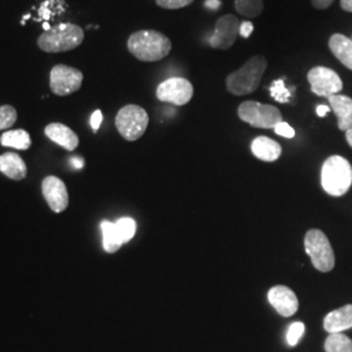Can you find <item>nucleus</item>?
I'll return each instance as SVG.
<instances>
[{"mask_svg": "<svg viewBox=\"0 0 352 352\" xmlns=\"http://www.w3.org/2000/svg\"><path fill=\"white\" fill-rule=\"evenodd\" d=\"M45 135L65 151H74L78 146V136L69 126H64L62 123L49 124L45 128Z\"/></svg>", "mask_w": 352, "mask_h": 352, "instance_id": "4468645a", "label": "nucleus"}, {"mask_svg": "<svg viewBox=\"0 0 352 352\" xmlns=\"http://www.w3.org/2000/svg\"><path fill=\"white\" fill-rule=\"evenodd\" d=\"M116 227H118V231L120 234V238L123 240V243H128L129 240L132 239L136 234V222L129 218V217H124V218H120L118 222H116Z\"/></svg>", "mask_w": 352, "mask_h": 352, "instance_id": "b1692460", "label": "nucleus"}, {"mask_svg": "<svg viewBox=\"0 0 352 352\" xmlns=\"http://www.w3.org/2000/svg\"><path fill=\"white\" fill-rule=\"evenodd\" d=\"M267 62L264 56L256 55L238 71L230 74L226 80L227 90L234 96L251 94L260 87Z\"/></svg>", "mask_w": 352, "mask_h": 352, "instance_id": "f03ea898", "label": "nucleus"}, {"mask_svg": "<svg viewBox=\"0 0 352 352\" xmlns=\"http://www.w3.org/2000/svg\"><path fill=\"white\" fill-rule=\"evenodd\" d=\"M251 151L256 158L264 162H274L282 154V148L277 141L266 136H260L253 140Z\"/></svg>", "mask_w": 352, "mask_h": 352, "instance_id": "f3484780", "label": "nucleus"}, {"mask_svg": "<svg viewBox=\"0 0 352 352\" xmlns=\"http://www.w3.org/2000/svg\"><path fill=\"white\" fill-rule=\"evenodd\" d=\"M340 7L346 12H352V0H340Z\"/></svg>", "mask_w": 352, "mask_h": 352, "instance_id": "72a5a7b5", "label": "nucleus"}, {"mask_svg": "<svg viewBox=\"0 0 352 352\" xmlns=\"http://www.w3.org/2000/svg\"><path fill=\"white\" fill-rule=\"evenodd\" d=\"M238 115L243 122L248 123L250 126L264 129L276 128L278 123L283 122L282 113L276 106L256 101L243 102L239 106Z\"/></svg>", "mask_w": 352, "mask_h": 352, "instance_id": "0eeeda50", "label": "nucleus"}, {"mask_svg": "<svg viewBox=\"0 0 352 352\" xmlns=\"http://www.w3.org/2000/svg\"><path fill=\"white\" fill-rule=\"evenodd\" d=\"M16 120H17V111L14 107L10 104L0 106V131L11 128L16 123Z\"/></svg>", "mask_w": 352, "mask_h": 352, "instance_id": "393cba45", "label": "nucleus"}, {"mask_svg": "<svg viewBox=\"0 0 352 352\" xmlns=\"http://www.w3.org/2000/svg\"><path fill=\"white\" fill-rule=\"evenodd\" d=\"M346 140H347L349 145L352 148V128L346 132Z\"/></svg>", "mask_w": 352, "mask_h": 352, "instance_id": "e433bc0d", "label": "nucleus"}, {"mask_svg": "<svg viewBox=\"0 0 352 352\" xmlns=\"http://www.w3.org/2000/svg\"><path fill=\"white\" fill-rule=\"evenodd\" d=\"M42 193L51 210L55 213H63L68 206L69 197L63 180L56 176H47L42 182Z\"/></svg>", "mask_w": 352, "mask_h": 352, "instance_id": "f8f14e48", "label": "nucleus"}, {"mask_svg": "<svg viewBox=\"0 0 352 352\" xmlns=\"http://www.w3.org/2000/svg\"><path fill=\"white\" fill-rule=\"evenodd\" d=\"M219 6H221L219 0H209V1H206V7H210L213 10H217Z\"/></svg>", "mask_w": 352, "mask_h": 352, "instance_id": "c9c22d12", "label": "nucleus"}, {"mask_svg": "<svg viewBox=\"0 0 352 352\" xmlns=\"http://www.w3.org/2000/svg\"><path fill=\"white\" fill-rule=\"evenodd\" d=\"M115 124L126 141H136L145 133L149 124V116L138 104H126L116 115Z\"/></svg>", "mask_w": 352, "mask_h": 352, "instance_id": "423d86ee", "label": "nucleus"}, {"mask_svg": "<svg viewBox=\"0 0 352 352\" xmlns=\"http://www.w3.org/2000/svg\"><path fill=\"white\" fill-rule=\"evenodd\" d=\"M330 109L338 116V128L347 132L352 128V98L342 94H334L327 98Z\"/></svg>", "mask_w": 352, "mask_h": 352, "instance_id": "2eb2a0df", "label": "nucleus"}, {"mask_svg": "<svg viewBox=\"0 0 352 352\" xmlns=\"http://www.w3.org/2000/svg\"><path fill=\"white\" fill-rule=\"evenodd\" d=\"M304 331H305V325L302 322H294V324H291L289 330H287V337H286L289 346H292V347L296 346L299 343L300 338H302Z\"/></svg>", "mask_w": 352, "mask_h": 352, "instance_id": "bb28decb", "label": "nucleus"}, {"mask_svg": "<svg viewBox=\"0 0 352 352\" xmlns=\"http://www.w3.org/2000/svg\"><path fill=\"white\" fill-rule=\"evenodd\" d=\"M333 3L334 0H312V4L316 10H327Z\"/></svg>", "mask_w": 352, "mask_h": 352, "instance_id": "2f4dec72", "label": "nucleus"}, {"mask_svg": "<svg viewBox=\"0 0 352 352\" xmlns=\"http://www.w3.org/2000/svg\"><path fill=\"white\" fill-rule=\"evenodd\" d=\"M272 97L276 100V101L280 102V103H287L289 101V97H291V91L289 89L285 87V82L283 80H277L273 82L272 88Z\"/></svg>", "mask_w": 352, "mask_h": 352, "instance_id": "a878e982", "label": "nucleus"}, {"mask_svg": "<svg viewBox=\"0 0 352 352\" xmlns=\"http://www.w3.org/2000/svg\"><path fill=\"white\" fill-rule=\"evenodd\" d=\"M193 97V87L187 78L171 77L164 80L157 88V98L160 101L175 106L187 104Z\"/></svg>", "mask_w": 352, "mask_h": 352, "instance_id": "1a4fd4ad", "label": "nucleus"}, {"mask_svg": "<svg viewBox=\"0 0 352 352\" xmlns=\"http://www.w3.org/2000/svg\"><path fill=\"white\" fill-rule=\"evenodd\" d=\"M235 10L245 17H257L264 11L263 0H235Z\"/></svg>", "mask_w": 352, "mask_h": 352, "instance_id": "5701e85b", "label": "nucleus"}, {"mask_svg": "<svg viewBox=\"0 0 352 352\" xmlns=\"http://www.w3.org/2000/svg\"><path fill=\"white\" fill-rule=\"evenodd\" d=\"M311 89L318 97H331L343 89L340 76L327 67H315L308 72Z\"/></svg>", "mask_w": 352, "mask_h": 352, "instance_id": "9d476101", "label": "nucleus"}, {"mask_svg": "<svg viewBox=\"0 0 352 352\" xmlns=\"http://www.w3.org/2000/svg\"><path fill=\"white\" fill-rule=\"evenodd\" d=\"M102 119H103V116H102V113L100 111V110L94 111L93 115H91V119H90V124H91V128H93V131H94V132H97V131L100 129V126H101Z\"/></svg>", "mask_w": 352, "mask_h": 352, "instance_id": "c756f323", "label": "nucleus"}, {"mask_svg": "<svg viewBox=\"0 0 352 352\" xmlns=\"http://www.w3.org/2000/svg\"><path fill=\"white\" fill-rule=\"evenodd\" d=\"M71 164H74V167H75V168L80 170V168H82V167H84V160H82V158H80V157H75V158H72V160H71Z\"/></svg>", "mask_w": 352, "mask_h": 352, "instance_id": "f704fd0d", "label": "nucleus"}, {"mask_svg": "<svg viewBox=\"0 0 352 352\" xmlns=\"http://www.w3.org/2000/svg\"><path fill=\"white\" fill-rule=\"evenodd\" d=\"M155 1L164 10H180L192 4L195 0H155Z\"/></svg>", "mask_w": 352, "mask_h": 352, "instance_id": "cd10ccee", "label": "nucleus"}, {"mask_svg": "<svg viewBox=\"0 0 352 352\" xmlns=\"http://www.w3.org/2000/svg\"><path fill=\"white\" fill-rule=\"evenodd\" d=\"M267 299L278 314L283 317H291L298 312L299 300L296 294L286 286H274L269 289Z\"/></svg>", "mask_w": 352, "mask_h": 352, "instance_id": "ddd939ff", "label": "nucleus"}, {"mask_svg": "<svg viewBox=\"0 0 352 352\" xmlns=\"http://www.w3.org/2000/svg\"><path fill=\"white\" fill-rule=\"evenodd\" d=\"M330 110H331V109H330V106L320 104V106H317V115H318L320 118H324V116H325Z\"/></svg>", "mask_w": 352, "mask_h": 352, "instance_id": "473e14b6", "label": "nucleus"}, {"mask_svg": "<svg viewBox=\"0 0 352 352\" xmlns=\"http://www.w3.org/2000/svg\"><path fill=\"white\" fill-rule=\"evenodd\" d=\"M0 144L6 148H13L17 151H28L32 145L30 135L24 129L7 131L1 135Z\"/></svg>", "mask_w": 352, "mask_h": 352, "instance_id": "aec40b11", "label": "nucleus"}, {"mask_svg": "<svg viewBox=\"0 0 352 352\" xmlns=\"http://www.w3.org/2000/svg\"><path fill=\"white\" fill-rule=\"evenodd\" d=\"M43 28H45V30H46V32H47V30H50L51 29V26L49 25L47 23H46V24H43Z\"/></svg>", "mask_w": 352, "mask_h": 352, "instance_id": "4c0bfd02", "label": "nucleus"}, {"mask_svg": "<svg viewBox=\"0 0 352 352\" xmlns=\"http://www.w3.org/2000/svg\"><path fill=\"white\" fill-rule=\"evenodd\" d=\"M325 351L352 352V340L342 333H333L325 340Z\"/></svg>", "mask_w": 352, "mask_h": 352, "instance_id": "4be33fe9", "label": "nucleus"}, {"mask_svg": "<svg viewBox=\"0 0 352 352\" xmlns=\"http://www.w3.org/2000/svg\"><path fill=\"white\" fill-rule=\"evenodd\" d=\"M329 47L340 63L352 71V41L343 34H334L329 39Z\"/></svg>", "mask_w": 352, "mask_h": 352, "instance_id": "6ab92c4d", "label": "nucleus"}, {"mask_svg": "<svg viewBox=\"0 0 352 352\" xmlns=\"http://www.w3.org/2000/svg\"><path fill=\"white\" fill-rule=\"evenodd\" d=\"M352 327V304L327 314L324 318V329L329 334L342 333Z\"/></svg>", "mask_w": 352, "mask_h": 352, "instance_id": "dca6fc26", "label": "nucleus"}, {"mask_svg": "<svg viewBox=\"0 0 352 352\" xmlns=\"http://www.w3.org/2000/svg\"><path fill=\"white\" fill-rule=\"evenodd\" d=\"M84 75L81 71L64 64L55 65L50 72L51 91L59 97L69 96L81 88Z\"/></svg>", "mask_w": 352, "mask_h": 352, "instance_id": "6e6552de", "label": "nucleus"}, {"mask_svg": "<svg viewBox=\"0 0 352 352\" xmlns=\"http://www.w3.org/2000/svg\"><path fill=\"white\" fill-rule=\"evenodd\" d=\"M274 131H276V133H277V135L282 136V138H286V139H292V138L295 136V131H294V128L289 126V123H286V122H280V123H278L276 128H274Z\"/></svg>", "mask_w": 352, "mask_h": 352, "instance_id": "c85d7f7f", "label": "nucleus"}, {"mask_svg": "<svg viewBox=\"0 0 352 352\" xmlns=\"http://www.w3.org/2000/svg\"><path fill=\"white\" fill-rule=\"evenodd\" d=\"M305 251L317 270L327 273L336 265V256L327 235L320 230H309L304 239Z\"/></svg>", "mask_w": 352, "mask_h": 352, "instance_id": "39448f33", "label": "nucleus"}, {"mask_svg": "<svg viewBox=\"0 0 352 352\" xmlns=\"http://www.w3.org/2000/svg\"><path fill=\"white\" fill-rule=\"evenodd\" d=\"M253 32V24L251 21H244L240 24L239 34L241 37L248 38Z\"/></svg>", "mask_w": 352, "mask_h": 352, "instance_id": "7c9ffc66", "label": "nucleus"}, {"mask_svg": "<svg viewBox=\"0 0 352 352\" xmlns=\"http://www.w3.org/2000/svg\"><path fill=\"white\" fill-rule=\"evenodd\" d=\"M321 184L327 195L340 197L349 192L352 184V167L350 162L340 157L331 155L322 164Z\"/></svg>", "mask_w": 352, "mask_h": 352, "instance_id": "7ed1b4c3", "label": "nucleus"}, {"mask_svg": "<svg viewBox=\"0 0 352 352\" xmlns=\"http://www.w3.org/2000/svg\"><path fill=\"white\" fill-rule=\"evenodd\" d=\"M101 230L104 251L113 253L124 244L120 238L116 223H113L110 221H103L101 223Z\"/></svg>", "mask_w": 352, "mask_h": 352, "instance_id": "412c9836", "label": "nucleus"}, {"mask_svg": "<svg viewBox=\"0 0 352 352\" xmlns=\"http://www.w3.org/2000/svg\"><path fill=\"white\" fill-rule=\"evenodd\" d=\"M128 50L141 62H158L171 51V41L157 30H139L128 39Z\"/></svg>", "mask_w": 352, "mask_h": 352, "instance_id": "f257e3e1", "label": "nucleus"}, {"mask_svg": "<svg viewBox=\"0 0 352 352\" xmlns=\"http://www.w3.org/2000/svg\"><path fill=\"white\" fill-rule=\"evenodd\" d=\"M84 41V30L75 24L64 23L43 32L37 39L38 47L45 52H65L78 47Z\"/></svg>", "mask_w": 352, "mask_h": 352, "instance_id": "20e7f679", "label": "nucleus"}, {"mask_svg": "<svg viewBox=\"0 0 352 352\" xmlns=\"http://www.w3.org/2000/svg\"><path fill=\"white\" fill-rule=\"evenodd\" d=\"M0 173L13 180H23L28 174V168L19 154L6 153L0 155Z\"/></svg>", "mask_w": 352, "mask_h": 352, "instance_id": "a211bd4d", "label": "nucleus"}, {"mask_svg": "<svg viewBox=\"0 0 352 352\" xmlns=\"http://www.w3.org/2000/svg\"><path fill=\"white\" fill-rule=\"evenodd\" d=\"M240 21L238 17L232 14L222 16L214 29L213 36L209 38V45L213 49L228 50L234 46L236 38L239 36Z\"/></svg>", "mask_w": 352, "mask_h": 352, "instance_id": "9b49d317", "label": "nucleus"}]
</instances>
